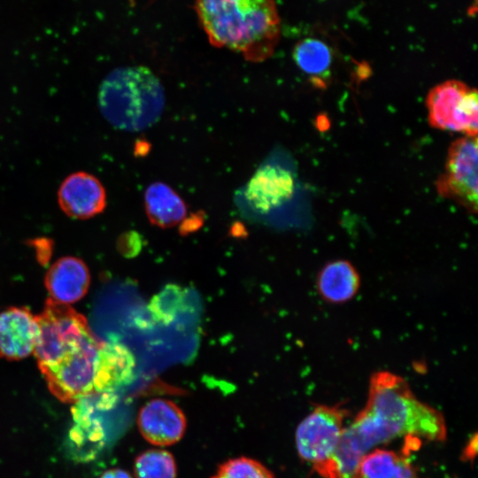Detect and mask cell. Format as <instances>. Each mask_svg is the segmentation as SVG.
I'll return each mask as SVG.
<instances>
[{
  "label": "cell",
  "mask_w": 478,
  "mask_h": 478,
  "mask_svg": "<svg viewBox=\"0 0 478 478\" xmlns=\"http://www.w3.org/2000/svg\"><path fill=\"white\" fill-rule=\"evenodd\" d=\"M135 367V357L126 345L101 341L91 332L58 363L41 372L58 400L73 404L91 395L114 393L132 380Z\"/></svg>",
  "instance_id": "3"
},
{
  "label": "cell",
  "mask_w": 478,
  "mask_h": 478,
  "mask_svg": "<svg viewBox=\"0 0 478 478\" xmlns=\"http://www.w3.org/2000/svg\"><path fill=\"white\" fill-rule=\"evenodd\" d=\"M211 478H275L272 471L261 462L239 457L221 463Z\"/></svg>",
  "instance_id": "20"
},
{
  "label": "cell",
  "mask_w": 478,
  "mask_h": 478,
  "mask_svg": "<svg viewBox=\"0 0 478 478\" xmlns=\"http://www.w3.org/2000/svg\"><path fill=\"white\" fill-rule=\"evenodd\" d=\"M476 443H477V436L474 435L469 443L466 445V450L464 451V457L465 459L474 458L476 454Z\"/></svg>",
  "instance_id": "23"
},
{
  "label": "cell",
  "mask_w": 478,
  "mask_h": 478,
  "mask_svg": "<svg viewBox=\"0 0 478 478\" xmlns=\"http://www.w3.org/2000/svg\"><path fill=\"white\" fill-rule=\"evenodd\" d=\"M294 190L293 174L281 166L268 164L258 168L251 176L245 197L253 208L267 212L289 201Z\"/></svg>",
  "instance_id": "11"
},
{
  "label": "cell",
  "mask_w": 478,
  "mask_h": 478,
  "mask_svg": "<svg viewBox=\"0 0 478 478\" xmlns=\"http://www.w3.org/2000/svg\"><path fill=\"white\" fill-rule=\"evenodd\" d=\"M292 57L298 68L314 80L328 73L333 62L330 47L314 37L298 41L294 46Z\"/></svg>",
  "instance_id": "18"
},
{
  "label": "cell",
  "mask_w": 478,
  "mask_h": 478,
  "mask_svg": "<svg viewBox=\"0 0 478 478\" xmlns=\"http://www.w3.org/2000/svg\"><path fill=\"white\" fill-rule=\"evenodd\" d=\"M402 436L443 441V414L420 401L404 378L388 371L374 373L365 407L345 427L331 458L339 478H356L362 458L375 446Z\"/></svg>",
  "instance_id": "1"
},
{
  "label": "cell",
  "mask_w": 478,
  "mask_h": 478,
  "mask_svg": "<svg viewBox=\"0 0 478 478\" xmlns=\"http://www.w3.org/2000/svg\"><path fill=\"white\" fill-rule=\"evenodd\" d=\"M39 335L36 315L24 307L0 312V358L20 359L34 352Z\"/></svg>",
  "instance_id": "12"
},
{
  "label": "cell",
  "mask_w": 478,
  "mask_h": 478,
  "mask_svg": "<svg viewBox=\"0 0 478 478\" xmlns=\"http://www.w3.org/2000/svg\"><path fill=\"white\" fill-rule=\"evenodd\" d=\"M348 412L340 406L318 405L297 426V451L314 470L334 455L344 429Z\"/></svg>",
  "instance_id": "8"
},
{
  "label": "cell",
  "mask_w": 478,
  "mask_h": 478,
  "mask_svg": "<svg viewBox=\"0 0 478 478\" xmlns=\"http://www.w3.org/2000/svg\"><path fill=\"white\" fill-rule=\"evenodd\" d=\"M58 200L66 215L75 219H88L104 211L106 192L96 177L78 172L70 174L62 182Z\"/></svg>",
  "instance_id": "10"
},
{
  "label": "cell",
  "mask_w": 478,
  "mask_h": 478,
  "mask_svg": "<svg viewBox=\"0 0 478 478\" xmlns=\"http://www.w3.org/2000/svg\"><path fill=\"white\" fill-rule=\"evenodd\" d=\"M194 6L212 46L240 53L252 63L274 54L281 33L275 0H195Z\"/></svg>",
  "instance_id": "2"
},
{
  "label": "cell",
  "mask_w": 478,
  "mask_h": 478,
  "mask_svg": "<svg viewBox=\"0 0 478 478\" xmlns=\"http://www.w3.org/2000/svg\"><path fill=\"white\" fill-rule=\"evenodd\" d=\"M137 426L147 442L157 446H169L182 438L187 420L184 412L175 403L155 398L141 407Z\"/></svg>",
  "instance_id": "9"
},
{
  "label": "cell",
  "mask_w": 478,
  "mask_h": 478,
  "mask_svg": "<svg viewBox=\"0 0 478 478\" xmlns=\"http://www.w3.org/2000/svg\"><path fill=\"white\" fill-rule=\"evenodd\" d=\"M358 478H420L409 460L395 451L374 449L361 459Z\"/></svg>",
  "instance_id": "17"
},
{
  "label": "cell",
  "mask_w": 478,
  "mask_h": 478,
  "mask_svg": "<svg viewBox=\"0 0 478 478\" xmlns=\"http://www.w3.org/2000/svg\"><path fill=\"white\" fill-rule=\"evenodd\" d=\"M90 276L86 264L73 257L56 261L48 270L45 284L51 299L61 304L79 301L87 293Z\"/></svg>",
  "instance_id": "13"
},
{
  "label": "cell",
  "mask_w": 478,
  "mask_h": 478,
  "mask_svg": "<svg viewBox=\"0 0 478 478\" xmlns=\"http://www.w3.org/2000/svg\"><path fill=\"white\" fill-rule=\"evenodd\" d=\"M166 103L159 79L146 66H132L112 71L98 91V106L115 128L141 131L160 118Z\"/></svg>",
  "instance_id": "4"
},
{
  "label": "cell",
  "mask_w": 478,
  "mask_h": 478,
  "mask_svg": "<svg viewBox=\"0 0 478 478\" xmlns=\"http://www.w3.org/2000/svg\"><path fill=\"white\" fill-rule=\"evenodd\" d=\"M426 105L428 122L434 128L477 136L478 94L476 89L460 81H446L429 90Z\"/></svg>",
  "instance_id": "6"
},
{
  "label": "cell",
  "mask_w": 478,
  "mask_h": 478,
  "mask_svg": "<svg viewBox=\"0 0 478 478\" xmlns=\"http://www.w3.org/2000/svg\"><path fill=\"white\" fill-rule=\"evenodd\" d=\"M134 474L135 478H176L177 466L169 451L150 449L136 457Z\"/></svg>",
  "instance_id": "19"
},
{
  "label": "cell",
  "mask_w": 478,
  "mask_h": 478,
  "mask_svg": "<svg viewBox=\"0 0 478 478\" xmlns=\"http://www.w3.org/2000/svg\"><path fill=\"white\" fill-rule=\"evenodd\" d=\"M145 212L150 222L166 228L179 225L187 215L183 199L169 185L155 181L144 193Z\"/></svg>",
  "instance_id": "16"
},
{
  "label": "cell",
  "mask_w": 478,
  "mask_h": 478,
  "mask_svg": "<svg viewBox=\"0 0 478 478\" xmlns=\"http://www.w3.org/2000/svg\"><path fill=\"white\" fill-rule=\"evenodd\" d=\"M95 411L93 395L73 403L72 408L73 426L69 432V440L75 454L87 459L94 458L104 444V428Z\"/></svg>",
  "instance_id": "14"
},
{
  "label": "cell",
  "mask_w": 478,
  "mask_h": 478,
  "mask_svg": "<svg viewBox=\"0 0 478 478\" xmlns=\"http://www.w3.org/2000/svg\"><path fill=\"white\" fill-rule=\"evenodd\" d=\"M317 290L329 304H343L351 300L360 288V276L348 260L337 259L327 263L319 272Z\"/></svg>",
  "instance_id": "15"
},
{
  "label": "cell",
  "mask_w": 478,
  "mask_h": 478,
  "mask_svg": "<svg viewBox=\"0 0 478 478\" xmlns=\"http://www.w3.org/2000/svg\"><path fill=\"white\" fill-rule=\"evenodd\" d=\"M184 294L177 286H167L155 296L149 306L152 318L162 323L171 322L183 305Z\"/></svg>",
  "instance_id": "21"
},
{
  "label": "cell",
  "mask_w": 478,
  "mask_h": 478,
  "mask_svg": "<svg viewBox=\"0 0 478 478\" xmlns=\"http://www.w3.org/2000/svg\"><path fill=\"white\" fill-rule=\"evenodd\" d=\"M477 136L464 135L449 147L445 168L436 181L437 193L451 199L469 213L477 212Z\"/></svg>",
  "instance_id": "7"
},
{
  "label": "cell",
  "mask_w": 478,
  "mask_h": 478,
  "mask_svg": "<svg viewBox=\"0 0 478 478\" xmlns=\"http://www.w3.org/2000/svg\"><path fill=\"white\" fill-rule=\"evenodd\" d=\"M36 319L39 335L33 353L41 371L58 363L92 332L81 313L51 298Z\"/></svg>",
  "instance_id": "5"
},
{
  "label": "cell",
  "mask_w": 478,
  "mask_h": 478,
  "mask_svg": "<svg viewBox=\"0 0 478 478\" xmlns=\"http://www.w3.org/2000/svg\"><path fill=\"white\" fill-rule=\"evenodd\" d=\"M100 478H132L131 475L125 470L113 468L105 471Z\"/></svg>",
  "instance_id": "22"
}]
</instances>
